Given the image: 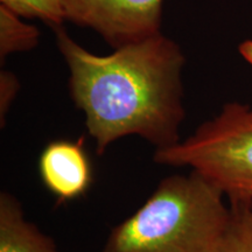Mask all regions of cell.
Segmentation results:
<instances>
[{
    "label": "cell",
    "mask_w": 252,
    "mask_h": 252,
    "mask_svg": "<svg viewBox=\"0 0 252 252\" xmlns=\"http://www.w3.org/2000/svg\"><path fill=\"white\" fill-rule=\"evenodd\" d=\"M0 252H60L54 239L25 219L20 202L7 191L0 194Z\"/></svg>",
    "instance_id": "6"
},
{
    "label": "cell",
    "mask_w": 252,
    "mask_h": 252,
    "mask_svg": "<svg viewBox=\"0 0 252 252\" xmlns=\"http://www.w3.org/2000/svg\"><path fill=\"white\" fill-rule=\"evenodd\" d=\"M239 52L244 56L245 60L249 61L252 64V41H245L239 47Z\"/></svg>",
    "instance_id": "11"
},
{
    "label": "cell",
    "mask_w": 252,
    "mask_h": 252,
    "mask_svg": "<svg viewBox=\"0 0 252 252\" xmlns=\"http://www.w3.org/2000/svg\"><path fill=\"white\" fill-rule=\"evenodd\" d=\"M39 172L43 185L59 202L81 197L93 181L91 163L82 141H50L40 156Z\"/></svg>",
    "instance_id": "5"
},
{
    "label": "cell",
    "mask_w": 252,
    "mask_h": 252,
    "mask_svg": "<svg viewBox=\"0 0 252 252\" xmlns=\"http://www.w3.org/2000/svg\"><path fill=\"white\" fill-rule=\"evenodd\" d=\"M67 21L96 32L113 49L162 33L163 0H62Z\"/></svg>",
    "instance_id": "4"
},
{
    "label": "cell",
    "mask_w": 252,
    "mask_h": 252,
    "mask_svg": "<svg viewBox=\"0 0 252 252\" xmlns=\"http://www.w3.org/2000/svg\"><path fill=\"white\" fill-rule=\"evenodd\" d=\"M20 89V83L13 72L4 70L0 72V123L5 125V117Z\"/></svg>",
    "instance_id": "10"
},
{
    "label": "cell",
    "mask_w": 252,
    "mask_h": 252,
    "mask_svg": "<svg viewBox=\"0 0 252 252\" xmlns=\"http://www.w3.org/2000/svg\"><path fill=\"white\" fill-rule=\"evenodd\" d=\"M214 252H252V202L230 203V219Z\"/></svg>",
    "instance_id": "8"
},
{
    "label": "cell",
    "mask_w": 252,
    "mask_h": 252,
    "mask_svg": "<svg viewBox=\"0 0 252 252\" xmlns=\"http://www.w3.org/2000/svg\"><path fill=\"white\" fill-rule=\"evenodd\" d=\"M40 32L35 26L25 23L11 9L0 5V60L1 64L13 53L28 52L39 43Z\"/></svg>",
    "instance_id": "7"
},
{
    "label": "cell",
    "mask_w": 252,
    "mask_h": 252,
    "mask_svg": "<svg viewBox=\"0 0 252 252\" xmlns=\"http://www.w3.org/2000/svg\"><path fill=\"white\" fill-rule=\"evenodd\" d=\"M224 195L198 173L162 179L111 230L102 252H214L230 219Z\"/></svg>",
    "instance_id": "2"
},
{
    "label": "cell",
    "mask_w": 252,
    "mask_h": 252,
    "mask_svg": "<svg viewBox=\"0 0 252 252\" xmlns=\"http://www.w3.org/2000/svg\"><path fill=\"white\" fill-rule=\"evenodd\" d=\"M0 5L24 19H37L53 31L63 27L67 21L62 0H0Z\"/></svg>",
    "instance_id": "9"
},
{
    "label": "cell",
    "mask_w": 252,
    "mask_h": 252,
    "mask_svg": "<svg viewBox=\"0 0 252 252\" xmlns=\"http://www.w3.org/2000/svg\"><path fill=\"white\" fill-rule=\"evenodd\" d=\"M54 32L69 69V94L86 116L99 156L128 135L143 138L156 150L181 140L186 58L174 40L160 33L109 55H96L78 45L64 27Z\"/></svg>",
    "instance_id": "1"
},
{
    "label": "cell",
    "mask_w": 252,
    "mask_h": 252,
    "mask_svg": "<svg viewBox=\"0 0 252 252\" xmlns=\"http://www.w3.org/2000/svg\"><path fill=\"white\" fill-rule=\"evenodd\" d=\"M156 163L189 167L215 186L230 203L252 202V108L224 104L219 115L185 140L154 151Z\"/></svg>",
    "instance_id": "3"
}]
</instances>
